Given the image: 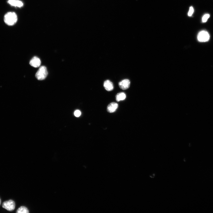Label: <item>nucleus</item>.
Returning a JSON list of instances; mask_svg holds the SVG:
<instances>
[{
  "label": "nucleus",
  "instance_id": "14",
  "mask_svg": "<svg viewBox=\"0 0 213 213\" xmlns=\"http://www.w3.org/2000/svg\"><path fill=\"white\" fill-rule=\"evenodd\" d=\"M74 114L76 117H78L81 115V113L80 110H77L75 112Z\"/></svg>",
  "mask_w": 213,
  "mask_h": 213
},
{
  "label": "nucleus",
  "instance_id": "2",
  "mask_svg": "<svg viewBox=\"0 0 213 213\" xmlns=\"http://www.w3.org/2000/svg\"><path fill=\"white\" fill-rule=\"evenodd\" d=\"M48 75L46 67L45 66L41 67L36 74V77L39 80H44Z\"/></svg>",
  "mask_w": 213,
  "mask_h": 213
},
{
  "label": "nucleus",
  "instance_id": "13",
  "mask_svg": "<svg viewBox=\"0 0 213 213\" xmlns=\"http://www.w3.org/2000/svg\"><path fill=\"white\" fill-rule=\"evenodd\" d=\"M194 12V10L192 7L190 8L189 11L188 13V15L189 16H191L193 14Z\"/></svg>",
  "mask_w": 213,
  "mask_h": 213
},
{
  "label": "nucleus",
  "instance_id": "3",
  "mask_svg": "<svg viewBox=\"0 0 213 213\" xmlns=\"http://www.w3.org/2000/svg\"><path fill=\"white\" fill-rule=\"evenodd\" d=\"M2 207L9 211H14L16 207L15 202L12 199L4 202L2 204Z\"/></svg>",
  "mask_w": 213,
  "mask_h": 213
},
{
  "label": "nucleus",
  "instance_id": "9",
  "mask_svg": "<svg viewBox=\"0 0 213 213\" xmlns=\"http://www.w3.org/2000/svg\"><path fill=\"white\" fill-rule=\"evenodd\" d=\"M8 2L11 6L15 7H21L23 5L22 2L18 0H9Z\"/></svg>",
  "mask_w": 213,
  "mask_h": 213
},
{
  "label": "nucleus",
  "instance_id": "6",
  "mask_svg": "<svg viewBox=\"0 0 213 213\" xmlns=\"http://www.w3.org/2000/svg\"><path fill=\"white\" fill-rule=\"evenodd\" d=\"M30 64L34 67H37L40 66L41 65V60L38 57H34L31 60Z\"/></svg>",
  "mask_w": 213,
  "mask_h": 213
},
{
  "label": "nucleus",
  "instance_id": "11",
  "mask_svg": "<svg viewBox=\"0 0 213 213\" xmlns=\"http://www.w3.org/2000/svg\"><path fill=\"white\" fill-rule=\"evenodd\" d=\"M29 211L28 209L26 207L22 206L19 208L17 210V213H28Z\"/></svg>",
  "mask_w": 213,
  "mask_h": 213
},
{
  "label": "nucleus",
  "instance_id": "15",
  "mask_svg": "<svg viewBox=\"0 0 213 213\" xmlns=\"http://www.w3.org/2000/svg\"><path fill=\"white\" fill-rule=\"evenodd\" d=\"M1 198H0V205H1Z\"/></svg>",
  "mask_w": 213,
  "mask_h": 213
},
{
  "label": "nucleus",
  "instance_id": "1",
  "mask_svg": "<svg viewBox=\"0 0 213 213\" xmlns=\"http://www.w3.org/2000/svg\"><path fill=\"white\" fill-rule=\"evenodd\" d=\"M17 16L14 12H10L6 14L4 17L5 22L9 26L14 25L17 22Z\"/></svg>",
  "mask_w": 213,
  "mask_h": 213
},
{
  "label": "nucleus",
  "instance_id": "12",
  "mask_svg": "<svg viewBox=\"0 0 213 213\" xmlns=\"http://www.w3.org/2000/svg\"><path fill=\"white\" fill-rule=\"evenodd\" d=\"M210 15L209 14H205L202 17V22L203 23H205L206 22L208 19Z\"/></svg>",
  "mask_w": 213,
  "mask_h": 213
},
{
  "label": "nucleus",
  "instance_id": "5",
  "mask_svg": "<svg viewBox=\"0 0 213 213\" xmlns=\"http://www.w3.org/2000/svg\"><path fill=\"white\" fill-rule=\"evenodd\" d=\"M118 85L120 89L123 90H126L129 87L130 82L128 79H125L120 82Z\"/></svg>",
  "mask_w": 213,
  "mask_h": 213
},
{
  "label": "nucleus",
  "instance_id": "10",
  "mask_svg": "<svg viewBox=\"0 0 213 213\" xmlns=\"http://www.w3.org/2000/svg\"><path fill=\"white\" fill-rule=\"evenodd\" d=\"M126 98V95L124 93H118L117 94L116 96V100L117 102L123 100H125Z\"/></svg>",
  "mask_w": 213,
  "mask_h": 213
},
{
  "label": "nucleus",
  "instance_id": "4",
  "mask_svg": "<svg viewBox=\"0 0 213 213\" xmlns=\"http://www.w3.org/2000/svg\"><path fill=\"white\" fill-rule=\"evenodd\" d=\"M209 37L210 36L208 33L205 31H202L200 32L197 36L198 41L202 42H204L208 41Z\"/></svg>",
  "mask_w": 213,
  "mask_h": 213
},
{
  "label": "nucleus",
  "instance_id": "8",
  "mask_svg": "<svg viewBox=\"0 0 213 213\" xmlns=\"http://www.w3.org/2000/svg\"><path fill=\"white\" fill-rule=\"evenodd\" d=\"M103 85L105 89L108 91H111L114 89L113 83L109 80L105 81Z\"/></svg>",
  "mask_w": 213,
  "mask_h": 213
},
{
  "label": "nucleus",
  "instance_id": "7",
  "mask_svg": "<svg viewBox=\"0 0 213 213\" xmlns=\"http://www.w3.org/2000/svg\"><path fill=\"white\" fill-rule=\"evenodd\" d=\"M118 107V105L115 103H110L108 106L107 110L109 113H112L116 111Z\"/></svg>",
  "mask_w": 213,
  "mask_h": 213
}]
</instances>
